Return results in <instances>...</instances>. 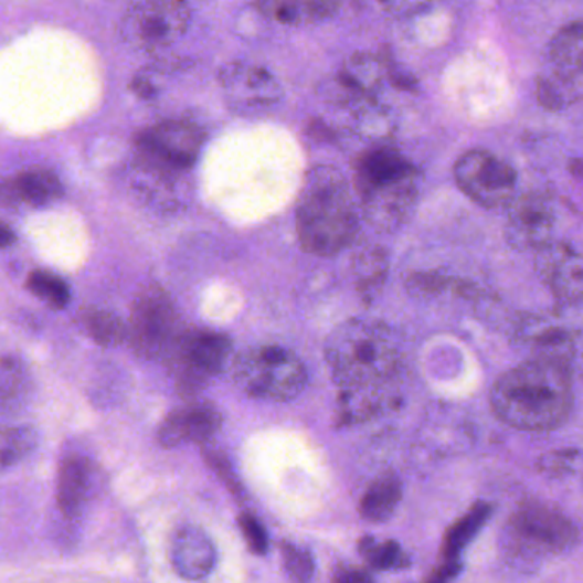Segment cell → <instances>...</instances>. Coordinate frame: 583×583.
<instances>
[{
  "mask_svg": "<svg viewBox=\"0 0 583 583\" xmlns=\"http://www.w3.org/2000/svg\"><path fill=\"white\" fill-rule=\"evenodd\" d=\"M357 285L363 298L370 299L382 288L386 276V257L380 248L363 251L354 264Z\"/></svg>",
  "mask_w": 583,
  "mask_h": 583,
  "instance_id": "4316f807",
  "label": "cell"
},
{
  "mask_svg": "<svg viewBox=\"0 0 583 583\" xmlns=\"http://www.w3.org/2000/svg\"><path fill=\"white\" fill-rule=\"evenodd\" d=\"M580 454L579 452H561V454H553L550 457L542 458V464H544L545 470H551V473H560V467L564 466L563 469L566 473H572L573 469L579 467Z\"/></svg>",
  "mask_w": 583,
  "mask_h": 583,
  "instance_id": "d6a6232c",
  "label": "cell"
},
{
  "mask_svg": "<svg viewBox=\"0 0 583 583\" xmlns=\"http://www.w3.org/2000/svg\"><path fill=\"white\" fill-rule=\"evenodd\" d=\"M84 329L93 341L114 348L127 339V326L110 311L93 310L84 315Z\"/></svg>",
  "mask_w": 583,
  "mask_h": 583,
  "instance_id": "83f0119b",
  "label": "cell"
},
{
  "mask_svg": "<svg viewBox=\"0 0 583 583\" xmlns=\"http://www.w3.org/2000/svg\"><path fill=\"white\" fill-rule=\"evenodd\" d=\"M40 444L31 424H0V473L20 466Z\"/></svg>",
  "mask_w": 583,
  "mask_h": 583,
  "instance_id": "603a6c76",
  "label": "cell"
},
{
  "mask_svg": "<svg viewBox=\"0 0 583 583\" xmlns=\"http://www.w3.org/2000/svg\"><path fill=\"white\" fill-rule=\"evenodd\" d=\"M31 392V375L18 357L0 360V413H15L24 407Z\"/></svg>",
  "mask_w": 583,
  "mask_h": 583,
  "instance_id": "44dd1931",
  "label": "cell"
},
{
  "mask_svg": "<svg viewBox=\"0 0 583 583\" xmlns=\"http://www.w3.org/2000/svg\"><path fill=\"white\" fill-rule=\"evenodd\" d=\"M170 553L174 572L190 582L208 579L216 569V545L201 527H180L171 539Z\"/></svg>",
  "mask_w": 583,
  "mask_h": 583,
  "instance_id": "ac0fdd59",
  "label": "cell"
},
{
  "mask_svg": "<svg viewBox=\"0 0 583 583\" xmlns=\"http://www.w3.org/2000/svg\"><path fill=\"white\" fill-rule=\"evenodd\" d=\"M296 230L305 251L330 257L344 251L358 230V211L344 174L336 168L308 171L296 205Z\"/></svg>",
  "mask_w": 583,
  "mask_h": 583,
  "instance_id": "7a4b0ae2",
  "label": "cell"
},
{
  "mask_svg": "<svg viewBox=\"0 0 583 583\" xmlns=\"http://www.w3.org/2000/svg\"><path fill=\"white\" fill-rule=\"evenodd\" d=\"M507 214V236L511 245L522 251H541L553 243L556 208L553 199L542 192H530L510 202Z\"/></svg>",
  "mask_w": 583,
  "mask_h": 583,
  "instance_id": "4fadbf2b",
  "label": "cell"
},
{
  "mask_svg": "<svg viewBox=\"0 0 583 583\" xmlns=\"http://www.w3.org/2000/svg\"><path fill=\"white\" fill-rule=\"evenodd\" d=\"M28 289L55 310H64L71 299V292L65 280L50 271H34L28 277Z\"/></svg>",
  "mask_w": 583,
  "mask_h": 583,
  "instance_id": "f546056e",
  "label": "cell"
},
{
  "mask_svg": "<svg viewBox=\"0 0 583 583\" xmlns=\"http://www.w3.org/2000/svg\"><path fill=\"white\" fill-rule=\"evenodd\" d=\"M190 15L189 6L177 0L137 2L121 18V39L139 52H159L182 39Z\"/></svg>",
  "mask_w": 583,
  "mask_h": 583,
  "instance_id": "ba28073f",
  "label": "cell"
},
{
  "mask_svg": "<svg viewBox=\"0 0 583 583\" xmlns=\"http://www.w3.org/2000/svg\"><path fill=\"white\" fill-rule=\"evenodd\" d=\"M240 530H242L243 538L246 544L251 548L252 553L265 554L269 548V536L265 532L264 526L255 519L251 513H243L239 520Z\"/></svg>",
  "mask_w": 583,
  "mask_h": 583,
  "instance_id": "1f68e13d",
  "label": "cell"
},
{
  "mask_svg": "<svg viewBox=\"0 0 583 583\" xmlns=\"http://www.w3.org/2000/svg\"><path fill=\"white\" fill-rule=\"evenodd\" d=\"M333 583H373V580L360 570H342Z\"/></svg>",
  "mask_w": 583,
  "mask_h": 583,
  "instance_id": "e575fe53",
  "label": "cell"
},
{
  "mask_svg": "<svg viewBox=\"0 0 583 583\" xmlns=\"http://www.w3.org/2000/svg\"><path fill=\"white\" fill-rule=\"evenodd\" d=\"M579 530L563 511L551 505L527 504L511 517L505 534L508 553L522 560H539L572 550Z\"/></svg>",
  "mask_w": 583,
  "mask_h": 583,
  "instance_id": "8992f818",
  "label": "cell"
},
{
  "mask_svg": "<svg viewBox=\"0 0 583 583\" xmlns=\"http://www.w3.org/2000/svg\"><path fill=\"white\" fill-rule=\"evenodd\" d=\"M491 405L497 416L513 428H556L572 413V370L544 360L511 368L492 386Z\"/></svg>",
  "mask_w": 583,
  "mask_h": 583,
  "instance_id": "6da1fadb",
  "label": "cell"
},
{
  "mask_svg": "<svg viewBox=\"0 0 583 583\" xmlns=\"http://www.w3.org/2000/svg\"><path fill=\"white\" fill-rule=\"evenodd\" d=\"M360 553L375 570H401L410 564L401 545L394 541L377 542L375 539L363 538Z\"/></svg>",
  "mask_w": 583,
  "mask_h": 583,
  "instance_id": "f1b7e54d",
  "label": "cell"
},
{
  "mask_svg": "<svg viewBox=\"0 0 583 583\" xmlns=\"http://www.w3.org/2000/svg\"><path fill=\"white\" fill-rule=\"evenodd\" d=\"M233 377L245 394L277 402L298 398L308 380L307 368L295 352L271 344L242 352L233 363Z\"/></svg>",
  "mask_w": 583,
  "mask_h": 583,
  "instance_id": "5b68a950",
  "label": "cell"
},
{
  "mask_svg": "<svg viewBox=\"0 0 583 583\" xmlns=\"http://www.w3.org/2000/svg\"><path fill=\"white\" fill-rule=\"evenodd\" d=\"M283 560H285L286 572L298 583H308L314 573V563L307 551H301L296 545L285 544L283 548Z\"/></svg>",
  "mask_w": 583,
  "mask_h": 583,
  "instance_id": "4dcf8cb0",
  "label": "cell"
},
{
  "mask_svg": "<svg viewBox=\"0 0 583 583\" xmlns=\"http://www.w3.org/2000/svg\"><path fill=\"white\" fill-rule=\"evenodd\" d=\"M522 339L538 352L536 360L551 361L572 370L576 342L573 341L570 330L544 322L542 318H530L523 326Z\"/></svg>",
  "mask_w": 583,
  "mask_h": 583,
  "instance_id": "ffe728a7",
  "label": "cell"
},
{
  "mask_svg": "<svg viewBox=\"0 0 583 583\" xmlns=\"http://www.w3.org/2000/svg\"><path fill=\"white\" fill-rule=\"evenodd\" d=\"M201 130L186 121H161L140 134L139 161L170 171L182 173L193 167L202 149Z\"/></svg>",
  "mask_w": 583,
  "mask_h": 583,
  "instance_id": "8fae6325",
  "label": "cell"
},
{
  "mask_svg": "<svg viewBox=\"0 0 583 583\" xmlns=\"http://www.w3.org/2000/svg\"><path fill=\"white\" fill-rule=\"evenodd\" d=\"M489 516H491V507L486 504H477L476 507L467 511L463 519L451 527L447 536H445L444 548H442L444 563L458 564V558L469 545V542L476 538L477 532L485 526Z\"/></svg>",
  "mask_w": 583,
  "mask_h": 583,
  "instance_id": "d4e9b609",
  "label": "cell"
},
{
  "mask_svg": "<svg viewBox=\"0 0 583 583\" xmlns=\"http://www.w3.org/2000/svg\"><path fill=\"white\" fill-rule=\"evenodd\" d=\"M326 358L339 385L364 391L389 382L398 373L401 346L394 330L385 324L354 318L330 333Z\"/></svg>",
  "mask_w": 583,
  "mask_h": 583,
  "instance_id": "3957f363",
  "label": "cell"
},
{
  "mask_svg": "<svg viewBox=\"0 0 583 583\" xmlns=\"http://www.w3.org/2000/svg\"><path fill=\"white\" fill-rule=\"evenodd\" d=\"M582 42L580 21L564 26L545 52L538 96L548 110H564L582 96Z\"/></svg>",
  "mask_w": 583,
  "mask_h": 583,
  "instance_id": "52a82bcc",
  "label": "cell"
},
{
  "mask_svg": "<svg viewBox=\"0 0 583 583\" xmlns=\"http://www.w3.org/2000/svg\"><path fill=\"white\" fill-rule=\"evenodd\" d=\"M458 570L460 564L444 563L428 576L426 583H451L457 576Z\"/></svg>",
  "mask_w": 583,
  "mask_h": 583,
  "instance_id": "836d02e7",
  "label": "cell"
},
{
  "mask_svg": "<svg viewBox=\"0 0 583 583\" xmlns=\"http://www.w3.org/2000/svg\"><path fill=\"white\" fill-rule=\"evenodd\" d=\"M257 8L283 24H311L326 21L339 11L338 2H262Z\"/></svg>",
  "mask_w": 583,
  "mask_h": 583,
  "instance_id": "7402d4cb",
  "label": "cell"
},
{
  "mask_svg": "<svg viewBox=\"0 0 583 583\" xmlns=\"http://www.w3.org/2000/svg\"><path fill=\"white\" fill-rule=\"evenodd\" d=\"M180 336L177 311L165 293L149 289L137 299L127 329L137 354L149 360L170 357Z\"/></svg>",
  "mask_w": 583,
  "mask_h": 583,
  "instance_id": "9c48e42d",
  "label": "cell"
},
{
  "mask_svg": "<svg viewBox=\"0 0 583 583\" xmlns=\"http://www.w3.org/2000/svg\"><path fill=\"white\" fill-rule=\"evenodd\" d=\"M385 67L382 61L370 53H361L349 59L346 67L341 73V86H344L349 93L367 96L375 93L382 83Z\"/></svg>",
  "mask_w": 583,
  "mask_h": 583,
  "instance_id": "484cf974",
  "label": "cell"
},
{
  "mask_svg": "<svg viewBox=\"0 0 583 583\" xmlns=\"http://www.w3.org/2000/svg\"><path fill=\"white\" fill-rule=\"evenodd\" d=\"M170 357H173L180 385L187 391H198L226 368L232 357V342L224 333L193 330L180 336Z\"/></svg>",
  "mask_w": 583,
  "mask_h": 583,
  "instance_id": "7c38bea8",
  "label": "cell"
},
{
  "mask_svg": "<svg viewBox=\"0 0 583 583\" xmlns=\"http://www.w3.org/2000/svg\"><path fill=\"white\" fill-rule=\"evenodd\" d=\"M221 84L230 105L245 114L269 110L283 98V87L267 68L245 62L224 67Z\"/></svg>",
  "mask_w": 583,
  "mask_h": 583,
  "instance_id": "5bb4252c",
  "label": "cell"
},
{
  "mask_svg": "<svg viewBox=\"0 0 583 583\" xmlns=\"http://www.w3.org/2000/svg\"><path fill=\"white\" fill-rule=\"evenodd\" d=\"M62 195L57 177L49 170L34 168L15 174L14 179L0 182V202L4 204H26L42 208L52 204Z\"/></svg>",
  "mask_w": 583,
  "mask_h": 583,
  "instance_id": "d6986e66",
  "label": "cell"
},
{
  "mask_svg": "<svg viewBox=\"0 0 583 583\" xmlns=\"http://www.w3.org/2000/svg\"><path fill=\"white\" fill-rule=\"evenodd\" d=\"M223 416L208 402H193L171 411L159 424L161 447L177 448L189 444H205L220 432Z\"/></svg>",
  "mask_w": 583,
  "mask_h": 583,
  "instance_id": "2e32d148",
  "label": "cell"
},
{
  "mask_svg": "<svg viewBox=\"0 0 583 583\" xmlns=\"http://www.w3.org/2000/svg\"><path fill=\"white\" fill-rule=\"evenodd\" d=\"M354 182L370 226L394 232L410 220L420 195V173L401 152L392 148L364 152Z\"/></svg>",
  "mask_w": 583,
  "mask_h": 583,
  "instance_id": "277c9868",
  "label": "cell"
},
{
  "mask_svg": "<svg viewBox=\"0 0 583 583\" xmlns=\"http://www.w3.org/2000/svg\"><path fill=\"white\" fill-rule=\"evenodd\" d=\"M98 485V466L93 458L77 452L65 455L57 473V507L62 516L80 519L95 498Z\"/></svg>",
  "mask_w": 583,
  "mask_h": 583,
  "instance_id": "9a60e30c",
  "label": "cell"
},
{
  "mask_svg": "<svg viewBox=\"0 0 583 583\" xmlns=\"http://www.w3.org/2000/svg\"><path fill=\"white\" fill-rule=\"evenodd\" d=\"M401 498L402 485L398 477L392 474L379 477L361 498V517L370 522H385L391 519Z\"/></svg>",
  "mask_w": 583,
  "mask_h": 583,
  "instance_id": "cb8c5ba5",
  "label": "cell"
},
{
  "mask_svg": "<svg viewBox=\"0 0 583 583\" xmlns=\"http://www.w3.org/2000/svg\"><path fill=\"white\" fill-rule=\"evenodd\" d=\"M454 173L460 190L479 205L500 208L516 199V170L485 149H473L460 156Z\"/></svg>",
  "mask_w": 583,
  "mask_h": 583,
  "instance_id": "30bf717a",
  "label": "cell"
},
{
  "mask_svg": "<svg viewBox=\"0 0 583 583\" xmlns=\"http://www.w3.org/2000/svg\"><path fill=\"white\" fill-rule=\"evenodd\" d=\"M14 232H12L11 227L8 224L0 223V248L11 245V243H14Z\"/></svg>",
  "mask_w": 583,
  "mask_h": 583,
  "instance_id": "d590c367",
  "label": "cell"
},
{
  "mask_svg": "<svg viewBox=\"0 0 583 583\" xmlns=\"http://www.w3.org/2000/svg\"><path fill=\"white\" fill-rule=\"evenodd\" d=\"M539 277L561 304H579L582 299V257L572 245L550 243L538 252Z\"/></svg>",
  "mask_w": 583,
  "mask_h": 583,
  "instance_id": "e0dca14e",
  "label": "cell"
}]
</instances>
